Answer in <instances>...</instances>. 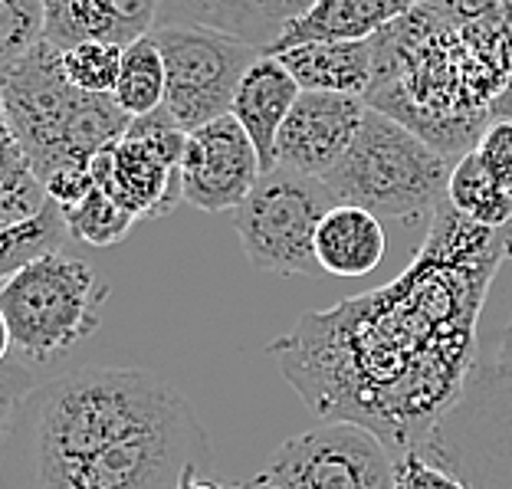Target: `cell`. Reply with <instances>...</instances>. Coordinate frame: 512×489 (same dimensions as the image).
I'll list each match as a JSON object with an SVG mask.
<instances>
[{
    "label": "cell",
    "mask_w": 512,
    "mask_h": 489,
    "mask_svg": "<svg viewBox=\"0 0 512 489\" xmlns=\"http://www.w3.org/2000/svg\"><path fill=\"white\" fill-rule=\"evenodd\" d=\"M365 99L339 92H299L276 135L273 168L325 181L352 148L365 119Z\"/></svg>",
    "instance_id": "4fadbf2b"
},
{
    "label": "cell",
    "mask_w": 512,
    "mask_h": 489,
    "mask_svg": "<svg viewBox=\"0 0 512 489\" xmlns=\"http://www.w3.org/2000/svg\"><path fill=\"white\" fill-rule=\"evenodd\" d=\"M165 60V109L184 132L230 115L240 79L263 50L204 27H155Z\"/></svg>",
    "instance_id": "9c48e42d"
},
{
    "label": "cell",
    "mask_w": 512,
    "mask_h": 489,
    "mask_svg": "<svg viewBox=\"0 0 512 489\" xmlns=\"http://www.w3.org/2000/svg\"><path fill=\"white\" fill-rule=\"evenodd\" d=\"M112 99L128 119H142L165 106V60L151 33L122 50V69Z\"/></svg>",
    "instance_id": "7402d4cb"
},
{
    "label": "cell",
    "mask_w": 512,
    "mask_h": 489,
    "mask_svg": "<svg viewBox=\"0 0 512 489\" xmlns=\"http://www.w3.org/2000/svg\"><path fill=\"white\" fill-rule=\"evenodd\" d=\"M394 457L371 430L345 421L289 437L247 489H391Z\"/></svg>",
    "instance_id": "8fae6325"
},
{
    "label": "cell",
    "mask_w": 512,
    "mask_h": 489,
    "mask_svg": "<svg viewBox=\"0 0 512 489\" xmlns=\"http://www.w3.org/2000/svg\"><path fill=\"white\" fill-rule=\"evenodd\" d=\"M473 151L493 174V181L512 191V119H493Z\"/></svg>",
    "instance_id": "83f0119b"
},
{
    "label": "cell",
    "mask_w": 512,
    "mask_h": 489,
    "mask_svg": "<svg viewBox=\"0 0 512 489\" xmlns=\"http://www.w3.org/2000/svg\"><path fill=\"white\" fill-rule=\"evenodd\" d=\"M384 250H388V237H384L381 217L355 204H335L316 230V260L322 273L342 279L375 273Z\"/></svg>",
    "instance_id": "ac0fdd59"
},
{
    "label": "cell",
    "mask_w": 512,
    "mask_h": 489,
    "mask_svg": "<svg viewBox=\"0 0 512 489\" xmlns=\"http://www.w3.org/2000/svg\"><path fill=\"white\" fill-rule=\"evenodd\" d=\"M302 92H339L365 99L375 73V37L352 43H302L279 53Z\"/></svg>",
    "instance_id": "d6986e66"
},
{
    "label": "cell",
    "mask_w": 512,
    "mask_h": 489,
    "mask_svg": "<svg viewBox=\"0 0 512 489\" xmlns=\"http://www.w3.org/2000/svg\"><path fill=\"white\" fill-rule=\"evenodd\" d=\"M447 204L457 214L490 230H506L512 224V191L493 181L476 151L453 161L447 181Z\"/></svg>",
    "instance_id": "ffe728a7"
},
{
    "label": "cell",
    "mask_w": 512,
    "mask_h": 489,
    "mask_svg": "<svg viewBox=\"0 0 512 489\" xmlns=\"http://www.w3.org/2000/svg\"><path fill=\"white\" fill-rule=\"evenodd\" d=\"M503 260L509 227H480L444 201L401 276L302 316L270 358L322 421L371 430L391 457L424 450L476 371L480 312Z\"/></svg>",
    "instance_id": "6da1fadb"
},
{
    "label": "cell",
    "mask_w": 512,
    "mask_h": 489,
    "mask_svg": "<svg viewBox=\"0 0 512 489\" xmlns=\"http://www.w3.org/2000/svg\"><path fill=\"white\" fill-rule=\"evenodd\" d=\"M211 467L191 404L142 368L33 384L0 434V489H181Z\"/></svg>",
    "instance_id": "7a4b0ae2"
},
{
    "label": "cell",
    "mask_w": 512,
    "mask_h": 489,
    "mask_svg": "<svg viewBox=\"0 0 512 489\" xmlns=\"http://www.w3.org/2000/svg\"><path fill=\"white\" fill-rule=\"evenodd\" d=\"M424 453L470 489H512V368L476 365Z\"/></svg>",
    "instance_id": "ba28073f"
},
{
    "label": "cell",
    "mask_w": 512,
    "mask_h": 489,
    "mask_svg": "<svg viewBox=\"0 0 512 489\" xmlns=\"http://www.w3.org/2000/svg\"><path fill=\"white\" fill-rule=\"evenodd\" d=\"M299 92L302 89L293 79V73L279 63V56H270V53H263L260 60L247 69V76L240 79L230 115H234L243 132L250 135L256 155H260L263 174L273 171L276 135H279V128H283L289 109L296 106Z\"/></svg>",
    "instance_id": "e0dca14e"
},
{
    "label": "cell",
    "mask_w": 512,
    "mask_h": 489,
    "mask_svg": "<svg viewBox=\"0 0 512 489\" xmlns=\"http://www.w3.org/2000/svg\"><path fill=\"white\" fill-rule=\"evenodd\" d=\"M342 204L319 178L273 168L237 207V237L253 270L276 276H316V230Z\"/></svg>",
    "instance_id": "52a82bcc"
},
{
    "label": "cell",
    "mask_w": 512,
    "mask_h": 489,
    "mask_svg": "<svg viewBox=\"0 0 512 489\" xmlns=\"http://www.w3.org/2000/svg\"><path fill=\"white\" fill-rule=\"evenodd\" d=\"M260 178V155L234 115H220L184 138L181 197L197 211H237Z\"/></svg>",
    "instance_id": "7c38bea8"
},
{
    "label": "cell",
    "mask_w": 512,
    "mask_h": 489,
    "mask_svg": "<svg viewBox=\"0 0 512 489\" xmlns=\"http://www.w3.org/2000/svg\"><path fill=\"white\" fill-rule=\"evenodd\" d=\"M509 83L512 20L453 14L421 0L375 33L365 106L457 161L476 148Z\"/></svg>",
    "instance_id": "3957f363"
},
{
    "label": "cell",
    "mask_w": 512,
    "mask_h": 489,
    "mask_svg": "<svg viewBox=\"0 0 512 489\" xmlns=\"http://www.w3.org/2000/svg\"><path fill=\"white\" fill-rule=\"evenodd\" d=\"M109 286L86 260L53 250L0 286V312L23 365H43L69 352L102 325Z\"/></svg>",
    "instance_id": "8992f818"
},
{
    "label": "cell",
    "mask_w": 512,
    "mask_h": 489,
    "mask_svg": "<svg viewBox=\"0 0 512 489\" xmlns=\"http://www.w3.org/2000/svg\"><path fill=\"white\" fill-rule=\"evenodd\" d=\"M43 43V0H0V76Z\"/></svg>",
    "instance_id": "484cf974"
},
{
    "label": "cell",
    "mask_w": 512,
    "mask_h": 489,
    "mask_svg": "<svg viewBox=\"0 0 512 489\" xmlns=\"http://www.w3.org/2000/svg\"><path fill=\"white\" fill-rule=\"evenodd\" d=\"M69 237L89 243V247H112L128 237V230L138 224L135 214L119 207L102 188H92L76 207L63 211Z\"/></svg>",
    "instance_id": "cb8c5ba5"
},
{
    "label": "cell",
    "mask_w": 512,
    "mask_h": 489,
    "mask_svg": "<svg viewBox=\"0 0 512 489\" xmlns=\"http://www.w3.org/2000/svg\"><path fill=\"white\" fill-rule=\"evenodd\" d=\"M46 204L50 197L33 174L14 128L7 122L4 102H0V227L23 224V220L37 217Z\"/></svg>",
    "instance_id": "44dd1931"
},
{
    "label": "cell",
    "mask_w": 512,
    "mask_h": 489,
    "mask_svg": "<svg viewBox=\"0 0 512 489\" xmlns=\"http://www.w3.org/2000/svg\"><path fill=\"white\" fill-rule=\"evenodd\" d=\"M69 237L63 211L53 201L43 207L37 217L23 220V224L0 227V286L10 276L20 273L23 266L40 260L43 253L63 250V240Z\"/></svg>",
    "instance_id": "603a6c76"
},
{
    "label": "cell",
    "mask_w": 512,
    "mask_h": 489,
    "mask_svg": "<svg viewBox=\"0 0 512 489\" xmlns=\"http://www.w3.org/2000/svg\"><path fill=\"white\" fill-rule=\"evenodd\" d=\"M122 50L115 43H79L60 50L63 73L76 89L89 92V96H112L115 83H119L122 69Z\"/></svg>",
    "instance_id": "d4e9b609"
},
{
    "label": "cell",
    "mask_w": 512,
    "mask_h": 489,
    "mask_svg": "<svg viewBox=\"0 0 512 489\" xmlns=\"http://www.w3.org/2000/svg\"><path fill=\"white\" fill-rule=\"evenodd\" d=\"M10 352H14V345H10L7 319H4V312H0V365H7V362H10Z\"/></svg>",
    "instance_id": "1f68e13d"
},
{
    "label": "cell",
    "mask_w": 512,
    "mask_h": 489,
    "mask_svg": "<svg viewBox=\"0 0 512 489\" xmlns=\"http://www.w3.org/2000/svg\"><path fill=\"white\" fill-rule=\"evenodd\" d=\"M493 119H512V83H509V89L499 96V102H496V109H493Z\"/></svg>",
    "instance_id": "d6a6232c"
},
{
    "label": "cell",
    "mask_w": 512,
    "mask_h": 489,
    "mask_svg": "<svg viewBox=\"0 0 512 489\" xmlns=\"http://www.w3.org/2000/svg\"><path fill=\"white\" fill-rule=\"evenodd\" d=\"M181 489H247V483H243V486H230V483L214 480V476H191V480L184 483Z\"/></svg>",
    "instance_id": "4dcf8cb0"
},
{
    "label": "cell",
    "mask_w": 512,
    "mask_h": 489,
    "mask_svg": "<svg viewBox=\"0 0 512 489\" xmlns=\"http://www.w3.org/2000/svg\"><path fill=\"white\" fill-rule=\"evenodd\" d=\"M158 27V0H43V40L56 50L79 43L128 46Z\"/></svg>",
    "instance_id": "5bb4252c"
},
{
    "label": "cell",
    "mask_w": 512,
    "mask_h": 489,
    "mask_svg": "<svg viewBox=\"0 0 512 489\" xmlns=\"http://www.w3.org/2000/svg\"><path fill=\"white\" fill-rule=\"evenodd\" d=\"M30 388H33V375H30L27 365H23V362L0 365V434H4V424H7L10 411H14V404Z\"/></svg>",
    "instance_id": "f1b7e54d"
},
{
    "label": "cell",
    "mask_w": 512,
    "mask_h": 489,
    "mask_svg": "<svg viewBox=\"0 0 512 489\" xmlns=\"http://www.w3.org/2000/svg\"><path fill=\"white\" fill-rule=\"evenodd\" d=\"M312 0H158V27H204L270 50Z\"/></svg>",
    "instance_id": "9a60e30c"
},
{
    "label": "cell",
    "mask_w": 512,
    "mask_h": 489,
    "mask_svg": "<svg viewBox=\"0 0 512 489\" xmlns=\"http://www.w3.org/2000/svg\"><path fill=\"white\" fill-rule=\"evenodd\" d=\"M493 362L499 368H512V316H509V325L503 329V335H499V345H496Z\"/></svg>",
    "instance_id": "f546056e"
},
{
    "label": "cell",
    "mask_w": 512,
    "mask_h": 489,
    "mask_svg": "<svg viewBox=\"0 0 512 489\" xmlns=\"http://www.w3.org/2000/svg\"><path fill=\"white\" fill-rule=\"evenodd\" d=\"M0 102L40 184L60 168L92 165L132 122L112 96H89L69 83L60 50L46 40L0 76Z\"/></svg>",
    "instance_id": "277c9868"
},
{
    "label": "cell",
    "mask_w": 512,
    "mask_h": 489,
    "mask_svg": "<svg viewBox=\"0 0 512 489\" xmlns=\"http://www.w3.org/2000/svg\"><path fill=\"white\" fill-rule=\"evenodd\" d=\"M391 489H470L460 476H453L424 450H407L394 457V486Z\"/></svg>",
    "instance_id": "4316f807"
},
{
    "label": "cell",
    "mask_w": 512,
    "mask_h": 489,
    "mask_svg": "<svg viewBox=\"0 0 512 489\" xmlns=\"http://www.w3.org/2000/svg\"><path fill=\"white\" fill-rule=\"evenodd\" d=\"M188 132L161 106L128 122L125 132L92 158V178L138 220L165 217L181 197V158Z\"/></svg>",
    "instance_id": "30bf717a"
},
{
    "label": "cell",
    "mask_w": 512,
    "mask_h": 489,
    "mask_svg": "<svg viewBox=\"0 0 512 489\" xmlns=\"http://www.w3.org/2000/svg\"><path fill=\"white\" fill-rule=\"evenodd\" d=\"M421 0H312L302 14L279 33L270 56H279L302 43H352L371 40L391 20L407 14Z\"/></svg>",
    "instance_id": "2e32d148"
},
{
    "label": "cell",
    "mask_w": 512,
    "mask_h": 489,
    "mask_svg": "<svg viewBox=\"0 0 512 489\" xmlns=\"http://www.w3.org/2000/svg\"><path fill=\"white\" fill-rule=\"evenodd\" d=\"M453 161L391 115L368 109L352 148L325 178L342 204L365 207L381 220L424 224L447 201Z\"/></svg>",
    "instance_id": "5b68a950"
}]
</instances>
